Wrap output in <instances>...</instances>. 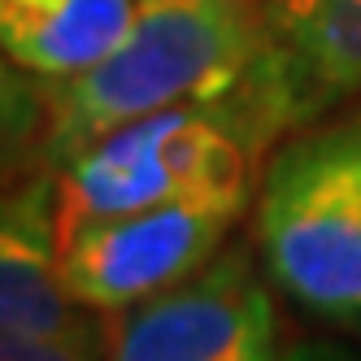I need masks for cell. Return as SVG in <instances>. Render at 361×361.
Listing matches in <instances>:
<instances>
[{
  "label": "cell",
  "instance_id": "obj_3",
  "mask_svg": "<svg viewBox=\"0 0 361 361\" xmlns=\"http://www.w3.org/2000/svg\"><path fill=\"white\" fill-rule=\"evenodd\" d=\"M266 274L305 314L361 335V126L288 140L262 178Z\"/></svg>",
  "mask_w": 361,
  "mask_h": 361
},
{
  "label": "cell",
  "instance_id": "obj_9",
  "mask_svg": "<svg viewBox=\"0 0 361 361\" xmlns=\"http://www.w3.org/2000/svg\"><path fill=\"white\" fill-rule=\"evenodd\" d=\"M44 126H48L44 83H31L27 70L0 48V170L27 152L39 157Z\"/></svg>",
  "mask_w": 361,
  "mask_h": 361
},
{
  "label": "cell",
  "instance_id": "obj_6",
  "mask_svg": "<svg viewBox=\"0 0 361 361\" xmlns=\"http://www.w3.org/2000/svg\"><path fill=\"white\" fill-rule=\"evenodd\" d=\"M248 96L270 144L361 96V0H318L288 27H270Z\"/></svg>",
  "mask_w": 361,
  "mask_h": 361
},
{
  "label": "cell",
  "instance_id": "obj_5",
  "mask_svg": "<svg viewBox=\"0 0 361 361\" xmlns=\"http://www.w3.org/2000/svg\"><path fill=\"white\" fill-rule=\"evenodd\" d=\"M244 209L235 200H174L96 218L61 244V279L83 309H131L214 262Z\"/></svg>",
  "mask_w": 361,
  "mask_h": 361
},
{
  "label": "cell",
  "instance_id": "obj_4",
  "mask_svg": "<svg viewBox=\"0 0 361 361\" xmlns=\"http://www.w3.org/2000/svg\"><path fill=\"white\" fill-rule=\"evenodd\" d=\"M274 300L244 248L118 309L105 361H279Z\"/></svg>",
  "mask_w": 361,
  "mask_h": 361
},
{
  "label": "cell",
  "instance_id": "obj_8",
  "mask_svg": "<svg viewBox=\"0 0 361 361\" xmlns=\"http://www.w3.org/2000/svg\"><path fill=\"white\" fill-rule=\"evenodd\" d=\"M135 0H0V48L39 83H61L109 57Z\"/></svg>",
  "mask_w": 361,
  "mask_h": 361
},
{
  "label": "cell",
  "instance_id": "obj_11",
  "mask_svg": "<svg viewBox=\"0 0 361 361\" xmlns=\"http://www.w3.org/2000/svg\"><path fill=\"white\" fill-rule=\"evenodd\" d=\"M279 361H357L348 348L326 344V340H309V344H292L288 353H279Z\"/></svg>",
  "mask_w": 361,
  "mask_h": 361
},
{
  "label": "cell",
  "instance_id": "obj_10",
  "mask_svg": "<svg viewBox=\"0 0 361 361\" xmlns=\"http://www.w3.org/2000/svg\"><path fill=\"white\" fill-rule=\"evenodd\" d=\"M105 353H109V326H96L92 318L66 331L0 326V361H105Z\"/></svg>",
  "mask_w": 361,
  "mask_h": 361
},
{
  "label": "cell",
  "instance_id": "obj_12",
  "mask_svg": "<svg viewBox=\"0 0 361 361\" xmlns=\"http://www.w3.org/2000/svg\"><path fill=\"white\" fill-rule=\"evenodd\" d=\"M314 5H318V0H262L270 27H288V22H296L300 13H309Z\"/></svg>",
  "mask_w": 361,
  "mask_h": 361
},
{
  "label": "cell",
  "instance_id": "obj_2",
  "mask_svg": "<svg viewBox=\"0 0 361 361\" xmlns=\"http://www.w3.org/2000/svg\"><path fill=\"white\" fill-rule=\"evenodd\" d=\"M270 135L248 83L231 96L174 100L114 126L53 170L57 235L114 214H135L174 200L248 204Z\"/></svg>",
  "mask_w": 361,
  "mask_h": 361
},
{
  "label": "cell",
  "instance_id": "obj_13",
  "mask_svg": "<svg viewBox=\"0 0 361 361\" xmlns=\"http://www.w3.org/2000/svg\"><path fill=\"white\" fill-rule=\"evenodd\" d=\"M357 122H361V114H357Z\"/></svg>",
  "mask_w": 361,
  "mask_h": 361
},
{
  "label": "cell",
  "instance_id": "obj_1",
  "mask_svg": "<svg viewBox=\"0 0 361 361\" xmlns=\"http://www.w3.org/2000/svg\"><path fill=\"white\" fill-rule=\"evenodd\" d=\"M270 39L262 0H135L109 57L61 83H44L48 126L39 161L57 170L114 126L174 100L240 92Z\"/></svg>",
  "mask_w": 361,
  "mask_h": 361
},
{
  "label": "cell",
  "instance_id": "obj_7",
  "mask_svg": "<svg viewBox=\"0 0 361 361\" xmlns=\"http://www.w3.org/2000/svg\"><path fill=\"white\" fill-rule=\"evenodd\" d=\"M83 305L61 279V235L53 174L0 192V326L66 331L83 322Z\"/></svg>",
  "mask_w": 361,
  "mask_h": 361
}]
</instances>
